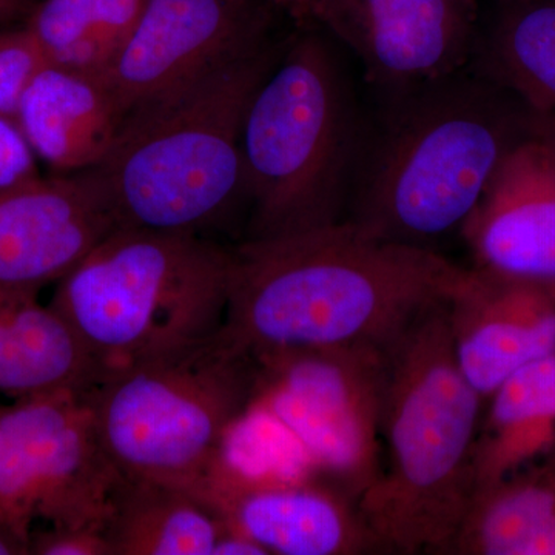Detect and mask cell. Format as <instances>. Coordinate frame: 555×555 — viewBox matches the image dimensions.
<instances>
[{
    "instance_id": "6da1fadb",
    "label": "cell",
    "mask_w": 555,
    "mask_h": 555,
    "mask_svg": "<svg viewBox=\"0 0 555 555\" xmlns=\"http://www.w3.org/2000/svg\"><path fill=\"white\" fill-rule=\"evenodd\" d=\"M467 269L433 248L335 222L232 248L218 337L251 358L276 350L387 345L427 309L448 302Z\"/></svg>"
},
{
    "instance_id": "7a4b0ae2",
    "label": "cell",
    "mask_w": 555,
    "mask_h": 555,
    "mask_svg": "<svg viewBox=\"0 0 555 555\" xmlns=\"http://www.w3.org/2000/svg\"><path fill=\"white\" fill-rule=\"evenodd\" d=\"M448 302L386 346L382 474L358 503L387 553L449 554L476 492L485 398L456 361Z\"/></svg>"
},
{
    "instance_id": "3957f363",
    "label": "cell",
    "mask_w": 555,
    "mask_h": 555,
    "mask_svg": "<svg viewBox=\"0 0 555 555\" xmlns=\"http://www.w3.org/2000/svg\"><path fill=\"white\" fill-rule=\"evenodd\" d=\"M272 40L127 113L91 169L119 228L207 236L246 196L248 105L283 54Z\"/></svg>"
},
{
    "instance_id": "277c9868",
    "label": "cell",
    "mask_w": 555,
    "mask_h": 555,
    "mask_svg": "<svg viewBox=\"0 0 555 555\" xmlns=\"http://www.w3.org/2000/svg\"><path fill=\"white\" fill-rule=\"evenodd\" d=\"M232 248L192 233L119 228L62 278L50 306L105 371L215 337Z\"/></svg>"
},
{
    "instance_id": "5b68a950",
    "label": "cell",
    "mask_w": 555,
    "mask_h": 555,
    "mask_svg": "<svg viewBox=\"0 0 555 555\" xmlns=\"http://www.w3.org/2000/svg\"><path fill=\"white\" fill-rule=\"evenodd\" d=\"M257 393V363L215 337L108 369L83 393L124 480L169 486L208 503L225 447Z\"/></svg>"
},
{
    "instance_id": "8992f818",
    "label": "cell",
    "mask_w": 555,
    "mask_h": 555,
    "mask_svg": "<svg viewBox=\"0 0 555 555\" xmlns=\"http://www.w3.org/2000/svg\"><path fill=\"white\" fill-rule=\"evenodd\" d=\"M352 144V113L331 47L315 33L299 35L286 42L248 105L246 240L338 222Z\"/></svg>"
},
{
    "instance_id": "52a82bcc",
    "label": "cell",
    "mask_w": 555,
    "mask_h": 555,
    "mask_svg": "<svg viewBox=\"0 0 555 555\" xmlns=\"http://www.w3.org/2000/svg\"><path fill=\"white\" fill-rule=\"evenodd\" d=\"M387 131L350 222L393 243H427L462 229L507 152L513 120L480 91L418 101Z\"/></svg>"
},
{
    "instance_id": "ba28073f",
    "label": "cell",
    "mask_w": 555,
    "mask_h": 555,
    "mask_svg": "<svg viewBox=\"0 0 555 555\" xmlns=\"http://www.w3.org/2000/svg\"><path fill=\"white\" fill-rule=\"evenodd\" d=\"M386 346L301 347L254 358V404L358 502L382 474Z\"/></svg>"
},
{
    "instance_id": "9c48e42d",
    "label": "cell",
    "mask_w": 555,
    "mask_h": 555,
    "mask_svg": "<svg viewBox=\"0 0 555 555\" xmlns=\"http://www.w3.org/2000/svg\"><path fill=\"white\" fill-rule=\"evenodd\" d=\"M120 483L83 393L0 406V521L21 535L36 520L105 532Z\"/></svg>"
},
{
    "instance_id": "30bf717a",
    "label": "cell",
    "mask_w": 555,
    "mask_h": 555,
    "mask_svg": "<svg viewBox=\"0 0 555 555\" xmlns=\"http://www.w3.org/2000/svg\"><path fill=\"white\" fill-rule=\"evenodd\" d=\"M259 0H150L104 73L127 113L215 65L269 42Z\"/></svg>"
},
{
    "instance_id": "8fae6325",
    "label": "cell",
    "mask_w": 555,
    "mask_h": 555,
    "mask_svg": "<svg viewBox=\"0 0 555 555\" xmlns=\"http://www.w3.org/2000/svg\"><path fill=\"white\" fill-rule=\"evenodd\" d=\"M119 229L93 171L36 177L0 192V301L38 299Z\"/></svg>"
},
{
    "instance_id": "7c38bea8",
    "label": "cell",
    "mask_w": 555,
    "mask_h": 555,
    "mask_svg": "<svg viewBox=\"0 0 555 555\" xmlns=\"http://www.w3.org/2000/svg\"><path fill=\"white\" fill-rule=\"evenodd\" d=\"M317 21L363 64L367 79L389 89L440 82L467 60L473 0H313Z\"/></svg>"
},
{
    "instance_id": "4fadbf2b",
    "label": "cell",
    "mask_w": 555,
    "mask_h": 555,
    "mask_svg": "<svg viewBox=\"0 0 555 555\" xmlns=\"http://www.w3.org/2000/svg\"><path fill=\"white\" fill-rule=\"evenodd\" d=\"M208 503L270 555L387 553L358 499L317 470L251 478L224 462Z\"/></svg>"
},
{
    "instance_id": "5bb4252c",
    "label": "cell",
    "mask_w": 555,
    "mask_h": 555,
    "mask_svg": "<svg viewBox=\"0 0 555 555\" xmlns=\"http://www.w3.org/2000/svg\"><path fill=\"white\" fill-rule=\"evenodd\" d=\"M476 269L555 294V153L531 130L500 163L462 225Z\"/></svg>"
},
{
    "instance_id": "9a60e30c",
    "label": "cell",
    "mask_w": 555,
    "mask_h": 555,
    "mask_svg": "<svg viewBox=\"0 0 555 555\" xmlns=\"http://www.w3.org/2000/svg\"><path fill=\"white\" fill-rule=\"evenodd\" d=\"M448 315L459 366L485 400L521 367L555 353V294L539 284L467 269Z\"/></svg>"
},
{
    "instance_id": "2e32d148",
    "label": "cell",
    "mask_w": 555,
    "mask_h": 555,
    "mask_svg": "<svg viewBox=\"0 0 555 555\" xmlns=\"http://www.w3.org/2000/svg\"><path fill=\"white\" fill-rule=\"evenodd\" d=\"M126 116L104 75L57 65L40 69L14 113L35 155L60 175L100 166Z\"/></svg>"
},
{
    "instance_id": "e0dca14e",
    "label": "cell",
    "mask_w": 555,
    "mask_h": 555,
    "mask_svg": "<svg viewBox=\"0 0 555 555\" xmlns=\"http://www.w3.org/2000/svg\"><path fill=\"white\" fill-rule=\"evenodd\" d=\"M105 369L65 318L38 299L0 301V393H86Z\"/></svg>"
},
{
    "instance_id": "ac0fdd59",
    "label": "cell",
    "mask_w": 555,
    "mask_h": 555,
    "mask_svg": "<svg viewBox=\"0 0 555 555\" xmlns=\"http://www.w3.org/2000/svg\"><path fill=\"white\" fill-rule=\"evenodd\" d=\"M449 554L555 555V451L477 491Z\"/></svg>"
},
{
    "instance_id": "d6986e66",
    "label": "cell",
    "mask_w": 555,
    "mask_h": 555,
    "mask_svg": "<svg viewBox=\"0 0 555 555\" xmlns=\"http://www.w3.org/2000/svg\"><path fill=\"white\" fill-rule=\"evenodd\" d=\"M486 400L474 451L476 492L555 451V353L521 367Z\"/></svg>"
},
{
    "instance_id": "ffe728a7",
    "label": "cell",
    "mask_w": 555,
    "mask_h": 555,
    "mask_svg": "<svg viewBox=\"0 0 555 555\" xmlns=\"http://www.w3.org/2000/svg\"><path fill=\"white\" fill-rule=\"evenodd\" d=\"M225 528L224 518L190 492L122 478L105 535L113 555H214Z\"/></svg>"
},
{
    "instance_id": "44dd1931",
    "label": "cell",
    "mask_w": 555,
    "mask_h": 555,
    "mask_svg": "<svg viewBox=\"0 0 555 555\" xmlns=\"http://www.w3.org/2000/svg\"><path fill=\"white\" fill-rule=\"evenodd\" d=\"M150 0H38L25 27L47 64L104 75Z\"/></svg>"
},
{
    "instance_id": "7402d4cb",
    "label": "cell",
    "mask_w": 555,
    "mask_h": 555,
    "mask_svg": "<svg viewBox=\"0 0 555 555\" xmlns=\"http://www.w3.org/2000/svg\"><path fill=\"white\" fill-rule=\"evenodd\" d=\"M491 60L532 115H555V0H511L492 35Z\"/></svg>"
},
{
    "instance_id": "603a6c76",
    "label": "cell",
    "mask_w": 555,
    "mask_h": 555,
    "mask_svg": "<svg viewBox=\"0 0 555 555\" xmlns=\"http://www.w3.org/2000/svg\"><path fill=\"white\" fill-rule=\"evenodd\" d=\"M38 42L24 24L0 30V113L14 116L31 79L46 67Z\"/></svg>"
},
{
    "instance_id": "cb8c5ba5",
    "label": "cell",
    "mask_w": 555,
    "mask_h": 555,
    "mask_svg": "<svg viewBox=\"0 0 555 555\" xmlns=\"http://www.w3.org/2000/svg\"><path fill=\"white\" fill-rule=\"evenodd\" d=\"M36 159L16 118L0 113V192L39 177Z\"/></svg>"
},
{
    "instance_id": "d4e9b609",
    "label": "cell",
    "mask_w": 555,
    "mask_h": 555,
    "mask_svg": "<svg viewBox=\"0 0 555 555\" xmlns=\"http://www.w3.org/2000/svg\"><path fill=\"white\" fill-rule=\"evenodd\" d=\"M30 555H113L107 535L100 529L50 526L30 532Z\"/></svg>"
},
{
    "instance_id": "484cf974",
    "label": "cell",
    "mask_w": 555,
    "mask_h": 555,
    "mask_svg": "<svg viewBox=\"0 0 555 555\" xmlns=\"http://www.w3.org/2000/svg\"><path fill=\"white\" fill-rule=\"evenodd\" d=\"M228 525V524H225ZM214 555H270L266 547L251 540L250 537L241 534L232 528H225L219 537Z\"/></svg>"
},
{
    "instance_id": "4316f807",
    "label": "cell",
    "mask_w": 555,
    "mask_h": 555,
    "mask_svg": "<svg viewBox=\"0 0 555 555\" xmlns=\"http://www.w3.org/2000/svg\"><path fill=\"white\" fill-rule=\"evenodd\" d=\"M0 555H30L27 537L0 521Z\"/></svg>"
},
{
    "instance_id": "83f0119b",
    "label": "cell",
    "mask_w": 555,
    "mask_h": 555,
    "mask_svg": "<svg viewBox=\"0 0 555 555\" xmlns=\"http://www.w3.org/2000/svg\"><path fill=\"white\" fill-rule=\"evenodd\" d=\"M38 0H0V27L27 20Z\"/></svg>"
},
{
    "instance_id": "f1b7e54d",
    "label": "cell",
    "mask_w": 555,
    "mask_h": 555,
    "mask_svg": "<svg viewBox=\"0 0 555 555\" xmlns=\"http://www.w3.org/2000/svg\"><path fill=\"white\" fill-rule=\"evenodd\" d=\"M529 130L535 137L542 138L555 153V115H532L529 119Z\"/></svg>"
},
{
    "instance_id": "f546056e",
    "label": "cell",
    "mask_w": 555,
    "mask_h": 555,
    "mask_svg": "<svg viewBox=\"0 0 555 555\" xmlns=\"http://www.w3.org/2000/svg\"><path fill=\"white\" fill-rule=\"evenodd\" d=\"M259 2L275 3V5L286 7L295 16L301 17V20H308L309 7L313 0H259Z\"/></svg>"
}]
</instances>
